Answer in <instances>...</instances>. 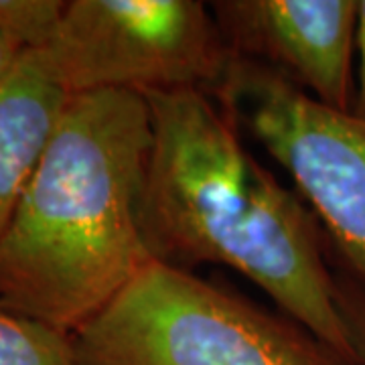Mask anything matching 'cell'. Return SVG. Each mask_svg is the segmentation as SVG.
<instances>
[{
    "label": "cell",
    "instance_id": "1",
    "mask_svg": "<svg viewBox=\"0 0 365 365\" xmlns=\"http://www.w3.org/2000/svg\"><path fill=\"white\" fill-rule=\"evenodd\" d=\"M144 100L153 140L140 213L153 258L185 270L232 268L359 365L319 222L299 193L250 155L234 112L205 90L150 91Z\"/></svg>",
    "mask_w": 365,
    "mask_h": 365
},
{
    "label": "cell",
    "instance_id": "2",
    "mask_svg": "<svg viewBox=\"0 0 365 365\" xmlns=\"http://www.w3.org/2000/svg\"><path fill=\"white\" fill-rule=\"evenodd\" d=\"M143 93L69 96L0 240V307L66 335L155 262L143 230Z\"/></svg>",
    "mask_w": 365,
    "mask_h": 365
},
{
    "label": "cell",
    "instance_id": "3",
    "mask_svg": "<svg viewBox=\"0 0 365 365\" xmlns=\"http://www.w3.org/2000/svg\"><path fill=\"white\" fill-rule=\"evenodd\" d=\"M78 365H351L297 321L150 262L73 333Z\"/></svg>",
    "mask_w": 365,
    "mask_h": 365
},
{
    "label": "cell",
    "instance_id": "4",
    "mask_svg": "<svg viewBox=\"0 0 365 365\" xmlns=\"http://www.w3.org/2000/svg\"><path fill=\"white\" fill-rule=\"evenodd\" d=\"M67 96L222 90L234 55L197 0H69L45 47L25 53Z\"/></svg>",
    "mask_w": 365,
    "mask_h": 365
},
{
    "label": "cell",
    "instance_id": "5",
    "mask_svg": "<svg viewBox=\"0 0 365 365\" xmlns=\"http://www.w3.org/2000/svg\"><path fill=\"white\" fill-rule=\"evenodd\" d=\"M287 170L365 282V120L321 104L266 67L234 57L215 93Z\"/></svg>",
    "mask_w": 365,
    "mask_h": 365
},
{
    "label": "cell",
    "instance_id": "6",
    "mask_svg": "<svg viewBox=\"0 0 365 365\" xmlns=\"http://www.w3.org/2000/svg\"><path fill=\"white\" fill-rule=\"evenodd\" d=\"M230 53L270 69L321 104L351 112L355 0L211 2Z\"/></svg>",
    "mask_w": 365,
    "mask_h": 365
},
{
    "label": "cell",
    "instance_id": "7",
    "mask_svg": "<svg viewBox=\"0 0 365 365\" xmlns=\"http://www.w3.org/2000/svg\"><path fill=\"white\" fill-rule=\"evenodd\" d=\"M67 96L26 55L0 83V240L63 114Z\"/></svg>",
    "mask_w": 365,
    "mask_h": 365
},
{
    "label": "cell",
    "instance_id": "8",
    "mask_svg": "<svg viewBox=\"0 0 365 365\" xmlns=\"http://www.w3.org/2000/svg\"><path fill=\"white\" fill-rule=\"evenodd\" d=\"M0 365H78L73 337L0 307Z\"/></svg>",
    "mask_w": 365,
    "mask_h": 365
},
{
    "label": "cell",
    "instance_id": "9",
    "mask_svg": "<svg viewBox=\"0 0 365 365\" xmlns=\"http://www.w3.org/2000/svg\"><path fill=\"white\" fill-rule=\"evenodd\" d=\"M66 4L63 0H0V26L21 51H37L53 37Z\"/></svg>",
    "mask_w": 365,
    "mask_h": 365
},
{
    "label": "cell",
    "instance_id": "10",
    "mask_svg": "<svg viewBox=\"0 0 365 365\" xmlns=\"http://www.w3.org/2000/svg\"><path fill=\"white\" fill-rule=\"evenodd\" d=\"M341 307L351 327L353 343L359 355V365H365V297L361 294L347 297L341 292Z\"/></svg>",
    "mask_w": 365,
    "mask_h": 365
},
{
    "label": "cell",
    "instance_id": "11",
    "mask_svg": "<svg viewBox=\"0 0 365 365\" xmlns=\"http://www.w3.org/2000/svg\"><path fill=\"white\" fill-rule=\"evenodd\" d=\"M357 53H359V73L357 90L353 98L351 112L365 120V0L359 2V25H357Z\"/></svg>",
    "mask_w": 365,
    "mask_h": 365
},
{
    "label": "cell",
    "instance_id": "12",
    "mask_svg": "<svg viewBox=\"0 0 365 365\" xmlns=\"http://www.w3.org/2000/svg\"><path fill=\"white\" fill-rule=\"evenodd\" d=\"M23 55L25 53L21 51V47L0 26V83L16 69Z\"/></svg>",
    "mask_w": 365,
    "mask_h": 365
}]
</instances>
